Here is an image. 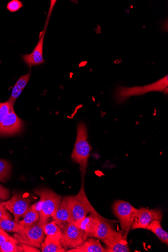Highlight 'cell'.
I'll return each instance as SVG.
<instances>
[{
	"mask_svg": "<svg viewBox=\"0 0 168 252\" xmlns=\"http://www.w3.org/2000/svg\"><path fill=\"white\" fill-rule=\"evenodd\" d=\"M127 236L113 230L108 221L100 219L92 238L114 242H127Z\"/></svg>",
	"mask_w": 168,
	"mask_h": 252,
	"instance_id": "cell-9",
	"label": "cell"
},
{
	"mask_svg": "<svg viewBox=\"0 0 168 252\" xmlns=\"http://www.w3.org/2000/svg\"><path fill=\"white\" fill-rule=\"evenodd\" d=\"M45 235L48 237L62 236V231L60 227L53 220L50 223H47L44 225Z\"/></svg>",
	"mask_w": 168,
	"mask_h": 252,
	"instance_id": "cell-22",
	"label": "cell"
},
{
	"mask_svg": "<svg viewBox=\"0 0 168 252\" xmlns=\"http://www.w3.org/2000/svg\"><path fill=\"white\" fill-rule=\"evenodd\" d=\"M22 90H23L16 84L14 86L11 95L8 100V102L12 106L14 107L17 99L21 94Z\"/></svg>",
	"mask_w": 168,
	"mask_h": 252,
	"instance_id": "cell-25",
	"label": "cell"
},
{
	"mask_svg": "<svg viewBox=\"0 0 168 252\" xmlns=\"http://www.w3.org/2000/svg\"><path fill=\"white\" fill-rule=\"evenodd\" d=\"M11 174V166L5 160L0 159V181L5 182Z\"/></svg>",
	"mask_w": 168,
	"mask_h": 252,
	"instance_id": "cell-23",
	"label": "cell"
},
{
	"mask_svg": "<svg viewBox=\"0 0 168 252\" xmlns=\"http://www.w3.org/2000/svg\"><path fill=\"white\" fill-rule=\"evenodd\" d=\"M10 214L2 203H0V220L4 219H11Z\"/></svg>",
	"mask_w": 168,
	"mask_h": 252,
	"instance_id": "cell-29",
	"label": "cell"
},
{
	"mask_svg": "<svg viewBox=\"0 0 168 252\" xmlns=\"http://www.w3.org/2000/svg\"><path fill=\"white\" fill-rule=\"evenodd\" d=\"M88 131L86 125L80 123L77 126V135L73 153L72 159L80 166L82 179L86 175L88 164V159L92 147L88 141Z\"/></svg>",
	"mask_w": 168,
	"mask_h": 252,
	"instance_id": "cell-2",
	"label": "cell"
},
{
	"mask_svg": "<svg viewBox=\"0 0 168 252\" xmlns=\"http://www.w3.org/2000/svg\"><path fill=\"white\" fill-rule=\"evenodd\" d=\"M17 242L13 237L7 240L0 246V252H22L23 249L21 244L18 245Z\"/></svg>",
	"mask_w": 168,
	"mask_h": 252,
	"instance_id": "cell-21",
	"label": "cell"
},
{
	"mask_svg": "<svg viewBox=\"0 0 168 252\" xmlns=\"http://www.w3.org/2000/svg\"><path fill=\"white\" fill-rule=\"evenodd\" d=\"M23 7L22 3L18 0H13L7 5V9L11 12L18 11Z\"/></svg>",
	"mask_w": 168,
	"mask_h": 252,
	"instance_id": "cell-26",
	"label": "cell"
},
{
	"mask_svg": "<svg viewBox=\"0 0 168 252\" xmlns=\"http://www.w3.org/2000/svg\"><path fill=\"white\" fill-rule=\"evenodd\" d=\"M40 198L41 209L39 211L40 223L45 225L48 220L55 214L62 200L61 196L49 189H41L34 191Z\"/></svg>",
	"mask_w": 168,
	"mask_h": 252,
	"instance_id": "cell-3",
	"label": "cell"
},
{
	"mask_svg": "<svg viewBox=\"0 0 168 252\" xmlns=\"http://www.w3.org/2000/svg\"><path fill=\"white\" fill-rule=\"evenodd\" d=\"M10 197V193L9 190L0 185V200H6Z\"/></svg>",
	"mask_w": 168,
	"mask_h": 252,
	"instance_id": "cell-28",
	"label": "cell"
},
{
	"mask_svg": "<svg viewBox=\"0 0 168 252\" xmlns=\"http://www.w3.org/2000/svg\"><path fill=\"white\" fill-rule=\"evenodd\" d=\"M44 225L37 221L29 227L14 235L13 238L18 244L40 248L44 238Z\"/></svg>",
	"mask_w": 168,
	"mask_h": 252,
	"instance_id": "cell-6",
	"label": "cell"
},
{
	"mask_svg": "<svg viewBox=\"0 0 168 252\" xmlns=\"http://www.w3.org/2000/svg\"><path fill=\"white\" fill-rule=\"evenodd\" d=\"M3 231L2 229L0 228V233H1Z\"/></svg>",
	"mask_w": 168,
	"mask_h": 252,
	"instance_id": "cell-32",
	"label": "cell"
},
{
	"mask_svg": "<svg viewBox=\"0 0 168 252\" xmlns=\"http://www.w3.org/2000/svg\"><path fill=\"white\" fill-rule=\"evenodd\" d=\"M61 237L46 236L44 242L41 245V252H64L66 250L60 242Z\"/></svg>",
	"mask_w": 168,
	"mask_h": 252,
	"instance_id": "cell-16",
	"label": "cell"
},
{
	"mask_svg": "<svg viewBox=\"0 0 168 252\" xmlns=\"http://www.w3.org/2000/svg\"><path fill=\"white\" fill-rule=\"evenodd\" d=\"M0 228L5 231L19 233L25 227L11 219H4L0 220Z\"/></svg>",
	"mask_w": 168,
	"mask_h": 252,
	"instance_id": "cell-19",
	"label": "cell"
},
{
	"mask_svg": "<svg viewBox=\"0 0 168 252\" xmlns=\"http://www.w3.org/2000/svg\"><path fill=\"white\" fill-rule=\"evenodd\" d=\"M160 220H156L151 222L146 228V230L153 232L162 243L168 244V234L163 230Z\"/></svg>",
	"mask_w": 168,
	"mask_h": 252,
	"instance_id": "cell-18",
	"label": "cell"
},
{
	"mask_svg": "<svg viewBox=\"0 0 168 252\" xmlns=\"http://www.w3.org/2000/svg\"><path fill=\"white\" fill-rule=\"evenodd\" d=\"M139 209L133 207L129 202L117 200L113 205V212L118 219L123 232H128L132 227Z\"/></svg>",
	"mask_w": 168,
	"mask_h": 252,
	"instance_id": "cell-5",
	"label": "cell"
},
{
	"mask_svg": "<svg viewBox=\"0 0 168 252\" xmlns=\"http://www.w3.org/2000/svg\"><path fill=\"white\" fill-rule=\"evenodd\" d=\"M12 237L10 236L3 230V231L0 233V246H1L4 242L12 239Z\"/></svg>",
	"mask_w": 168,
	"mask_h": 252,
	"instance_id": "cell-30",
	"label": "cell"
},
{
	"mask_svg": "<svg viewBox=\"0 0 168 252\" xmlns=\"http://www.w3.org/2000/svg\"><path fill=\"white\" fill-rule=\"evenodd\" d=\"M163 214L159 209H147L140 208L132 226V230L146 229L154 220H162Z\"/></svg>",
	"mask_w": 168,
	"mask_h": 252,
	"instance_id": "cell-10",
	"label": "cell"
},
{
	"mask_svg": "<svg viewBox=\"0 0 168 252\" xmlns=\"http://www.w3.org/2000/svg\"><path fill=\"white\" fill-rule=\"evenodd\" d=\"M101 218L98 216L90 214L83 220L75 223L87 235V238L92 237Z\"/></svg>",
	"mask_w": 168,
	"mask_h": 252,
	"instance_id": "cell-15",
	"label": "cell"
},
{
	"mask_svg": "<svg viewBox=\"0 0 168 252\" xmlns=\"http://www.w3.org/2000/svg\"><path fill=\"white\" fill-rule=\"evenodd\" d=\"M23 122L12 107L7 117L0 125V135L8 136L18 133L23 127Z\"/></svg>",
	"mask_w": 168,
	"mask_h": 252,
	"instance_id": "cell-11",
	"label": "cell"
},
{
	"mask_svg": "<svg viewBox=\"0 0 168 252\" xmlns=\"http://www.w3.org/2000/svg\"><path fill=\"white\" fill-rule=\"evenodd\" d=\"M45 29L43 31L35 49L32 53L22 56L24 62L30 67L38 66L45 62L43 57V42L45 33Z\"/></svg>",
	"mask_w": 168,
	"mask_h": 252,
	"instance_id": "cell-13",
	"label": "cell"
},
{
	"mask_svg": "<svg viewBox=\"0 0 168 252\" xmlns=\"http://www.w3.org/2000/svg\"><path fill=\"white\" fill-rule=\"evenodd\" d=\"M12 107H14L12 106L8 101L0 103V125L7 117Z\"/></svg>",
	"mask_w": 168,
	"mask_h": 252,
	"instance_id": "cell-24",
	"label": "cell"
},
{
	"mask_svg": "<svg viewBox=\"0 0 168 252\" xmlns=\"http://www.w3.org/2000/svg\"><path fill=\"white\" fill-rule=\"evenodd\" d=\"M23 217V220L19 223L25 227L32 226L38 221L39 213L37 209V204H34L29 207Z\"/></svg>",
	"mask_w": 168,
	"mask_h": 252,
	"instance_id": "cell-17",
	"label": "cell"
},
{
	"mask_svg": "<svg viewBox=\"0 0 168 252\" xmlns=\"http://www.w3.org/2000/svg\"><path fill=\"white\" fill-rule=\"evenodd\" d=\"M61 231L60 242L66 250L77 248L88 238L75 222L66 224Z\"/></svg>",
	"mask_w": 168,
	"mask_h": 252,
	"instance_id": "cell-7",
	"label": "cell"
},
{
	"mask_svg": "<svg viewBox=\"0 0 168 252\" xmlns=\"http://www.w3.org/2000/svg\"><path fill=\"white\" fill-rule=\"evenodd\" d=\"M67 252H108L99 240L94 238L87 239L76 248L67 250Z\"/></svg>",
	"mask_w": 168,
	"mask_h": 252,
	"instance_id": "cell-14",
	"label": "cell"
},
{
	"mask_svg": "<svg viewBox=\"0 0 168 252\" xmlns=\"http://www.w3.org/2000/svg\"><path fill=\"white\" fill-rule=\"evenodd\" d=\"M32 201V200L30 198L15 194L11 199L2 203L7 210L14 215V220L18 222L19 219L28 211Z\"/></svg>",
	"mask_w": 168,
	"mask_h": 252,
	"instance_id": "cell-8",
	"label": "cell"
},
{
	"mask_svg": "<svg viewBox=\"0 0 168 252\" xmlns=\"http://www.w3.org/2000/svg\"><path fill=\"white\" fill-rule=\"evenodd\" d=\"M31 72L30 71V72L27 75L21 76L18 80L16 84L22 90H23L29 82L31 78Z\"/></svg>",
	"mask_w": 168,
	"mask_h": 252,
	"instance_id": "cell-27",
	"label": "cell"
},
{
	"mask_svg": "<svg viewBox=\"0 0 168 252\" xmlns=\"http://www.w3.org/2000/svg\"><path fill=\"white\" fill-rule=\"evenodd\" d=\"M23 249V252H40V250L38 249L36 247H32L26 244H21Z\"/></svg>",
	"mask_w": 168,
	"mask_h": 252,
	"instance_id": "cell-31",
	"label": "cell"
},
{
	"mask_svg": "<svg viewBox=\"0 0 168 252\" xmlns=\"http://www.w3.org/2000/svg\"><path fill=\"white\" fill-rule=\"evenodd\" d=\"M52 218L61 230L66 224L74 222L68 207L67 196L62 199L58 209Z\"/></svg>",
	"mask_w": 168,
	"mask_h": 252,
	"instance_id": "cell-12",
	"label": "cell"
},
{
	"mask_svg": "<svg viewBox=\"0 0 168 252\" xmlns=\"http://www.w3.org/2000/svg\"><path fill=\"white\" fill-rule=\"evenodd\" d=\"M103 242L106 245L108 252H131L127 242H114L110 240H104Z\"/></svg>",
	"mask_w": 168,
	"mask_h": 252,
	"instance_id": "cell-20",
	"label": "cell"
},
{
	"mask_svg": "<svg viewBox=\"0 0 168 252\" xmlns=\"http://www.w3.org/2000/svg\"><path fill=\"white\" fill-rule=\"evenodd\" d=\"M0 203H1V202H0Z\"/></svg>",
	"mask_w": 168,
	"mask_h": 252,
	"instance_id": "cell-33",
	"label": "cell"
},
{
	"mask_svg": "<svg viewBox=\"0 0 168 252\" xmlns=\"http://www.w3.org/2000/svg\"><path fill=\"white\" fill-rule=\"evenodd\" d=\"M168 76L150 85L133 87H118L115 94V98L118 103H122L132 96H139L151 91H164L167 90Z\"/></svg>",
	"mask_w": 168,
	"mask_h": 252,
	"instance_id": "cell-4",
	"label": "cell"
},
{
	"mask_svg": "<svg viewBox=\"0 0 168 252\" xmlns=\"http://www.w3.org/2000/svg\"><path fill=\"white\" fill-rule=\"evenodd\" d=\"M68 207L73 216L75 223L83 220L89 214L98 216L102 220L111 222H116L117 221L109 220L99 214L94 209L89 201L84 189V179H82L81 188L76 195L67 196Z\"/></svg>",
	"mask_w": 168,
	"mask_h": 252,
	"instance_id": "cell-1",
	"label": "cell"
}]
</instances>
